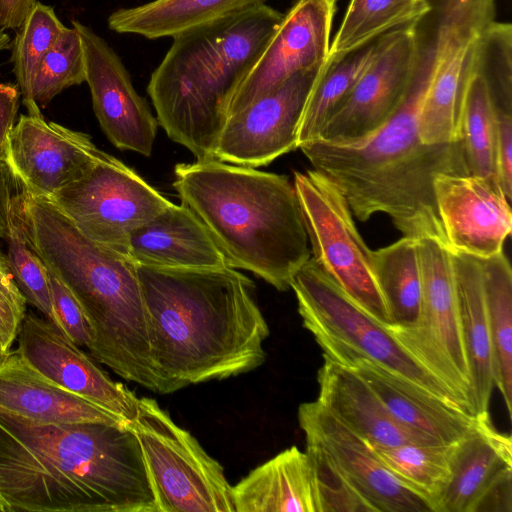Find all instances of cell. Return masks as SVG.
Here are the masks:
<instances>
[{"instance_id":"f6af8a7d","label":"cell","mask_w":512,"mask_h":512,"mask_svg":"<svg viewBox=\"0 0 512 512\" xmlns=\"http://www.w3.org/2000/svg\"><path fill=\"white\" fill-rule=\"evenodd\" d=\"M10 43V36L5 32V30L0 29V52L8 49Z\"/></svg>"},{"instance_id":"4fadbf2b","label":"cell","mask_w":512,"mask_h":512,"mask_svg":"<svg viewBox=\"0 0 512 512\" xmlns=\"http://www.w3.org/2000/svg\"><path fill=\"white\" fill-rule=\"evenodd\" d=\"M298 421L306 442L319 446L328 455L370 512H433L424 497L386 468L367 441L317 400L299 406Z\"/></svg>"},{"instance_id":"7bdbcfd3","label":"cell","mask_w":512,"mask_h":512,"mask_svg":"<svg viewBox=\"0 0 512 512\" xmlns=\"http://www.w3.org/2000/svg\"><path fill=\"white\" fill-rule=\"evenodd\" d=\"M21 191L22 187L8 164L0 160V238L7 234L13 200Z\"/></svg>"},{"instance_id":"d6986e66","label":"cell","mask_w":512,"mask_h":512,"mask_svg":"<svg viewBox=\"0 0 512 512\" xmlns=\"http://www.w3.org/2000/svg\"><path fill=\"white\" fill-rule=\"evenodd\" d=\"M450 478L437 512L512 511L511 437L479 417L449 449Z\"/></svg>"},{"instance_id":"1f68e13d","label":"cell","mask_w":512,"mask_h":512,"mask_svg":"<svg viewBox=\"0 0 512 512\" xmlns=\"http://www.w3.org/2000/svg\"><path fill=\"white\" fill-rule=\"evenodd\" d=\"M458 139L468 174L499 183L495 164V108L483 77L472 67L460 105Z\"/></svg>"},{"instance_id":"ba28073f","label":"cell","mask_w":512,"mask_h":512,"mask_svg":"<svg viewBox=\"0 0 512 512\" xmlns=\"http://www.w3.org/2000/svg\"><path fill=\"white\" fill-rule=\"evenodd\" d=\"M151 478L158 512H235L221 464L152 398L130 422Z\"/></svg>"},{"instance_id":"8d00e7d4","label":"cell","mask_w":512,"mask_h":512,"mask_svg":"<svg viewBox=\"0 0 512 512\" xmlns=\"http://www.w3.org/2000/svg\"><path fill=\"white\" fill-rule=\"evenodd\" d=\"M86 81L82 41L75 27H65L46 54L32 87V101L47 105L63 90Z\"/></svg>"},{"instance_id":"30bf717a","label":"cell","mask_w":512,"mask_h":512,"mask_svg":"<svg viewBox=\"0 0 512 512\" xmlns=\"http://www.w3.org/2000/svg\"><path fill=\"white\" fill-rule=\"evenodd\" d=\"M417 250L421 272L419 320L411 328L387 327L471 413L469 369L450 249L443 241L427 237L417 239Z\"/></svg>"},{"instance_id":"7c38bea8","label":"cell","mask_w":512,"mask_h":512,"mask_svg":"<svg viewBox=\"0 0 512 512\" xmlns=\"http://www.w3.org/2000/svg\"><path fill=\"white\" fill-rule=\"evenodd\" d=\"M326 63L294 74L231 114L218 139L215 159L256 168L298 149L303 110Z\"/></svg>"},{"instance_id":"f1b7e54d","label":"cell","mask_w":512,"mask_h":512,"mask_svg":"<svg viewBox=\"0 0 512 512\" xmlns=\"http://www.w3.org/2000/svg\"><path fill=\"white\" fill-rule=\"evenodd\" d=\"M373 263L378 286L390 313L391 327L415 326L421 310L417 239L403 236L388 246L373 250Z\"/></svg>"},{"instance_id":"7402d4cb","label":"cell","mask_w":512,"mask_h":512,"mask_svg":"<svg viewBox=\"0 0 512 512\" xmlns=\"http://www.w3.org/2000/svg\"><path fill=\"white\" fill-rule=\"evenodd\" d=\"M0 414L35 423L129 425L44 376L16 349L0 360Z\"/></svg>"},{"instance_id":"74e56055","label":"cell","mask_w":512,"mask_h":512,"mask_svg":"<svg viewBox=\"0 0 512 512\" xmlns=\"http://www.w3.org/2000/svg\"><path fill=\"white\" fill-rule=\"evenodd\" d=\"M306 453L314 467L322 512H370L319 446L306 442Z\"/></svg>"},{"instance_id":"484cf974","label":"cell","mask_w":512,"mask_h":512,"mask_svg":"<svg viewBox=\"0 0 512 512\" xmlns=\"http://www.w3.org/2000/svg\"><path fill=\"white\" fill-rule=\"evenodd\" d=\"M450 253L469 369L470 411L476 417L487 418L494 387V363L481 265L477 257L459 251Z\"/></svg>"},{"instance_id":"d4e9b609","label":"cell","mask_w":512,"mask_h":512,"mask_svg":"<svg viewBox=\"0 0 512 512\" xmlns=\"http://www.w3.org/2000/svg\"><path fill=\"white\" fill-rule=\"evenodd\" d=\"M235 512H322L309 455L287 448L232 486Z\"/></svg>"},{"instance_id":"9c48e42d","label":"cell","mask_w":512,"mask_h":512,"mask_svg":"<svg viewBox=\"0 0 512 512\" xmlns=\"http://www.w3.org/2000/svg\"><path fill=\"white\" fill-rule=\"evenodd\" d=\"M293 184L312 258L358 306L378 322L391 326L375 276L373 250L358 232L342 192L315 169L295 172Z\"/></svg>"},{"instance_id":"ab89813d","label":"cell","mask_w":512,"mask_h":512,"mask_svg":"<svg viewBox=\"0 0 512 512\" xmlns=\"http://www.w3.org/2000/svg\"><path fill=\"white\" fill-rule=\"evenodd\" d=\"M48 274L52 303L62 333L78 346L88 349L91 331L80 303L49 268Z\"/></svg>"},{"instance_id":"e575fe53","label":"cell","mask_w":512,"mask_h":512,"mask_svg":"<svg viewBox=\"0 0 512 512\" xmlns=\"http://www.w3.org/2000/svg\"><path fill=\"white\" fill-rule=\"evenodd\" d=\"M370 446L396 478L424 497L437 512L439 498L450 478V445Z\"/></svg>"},{"instance_id":"6da1fadb","label":"cell","mask_w":512,"mask_h":512,"mask_svg":"<svg viewBox=\"0 0 512 512\" xmlns=\"http://www.w3.org/2000/svg\"><path fill=\"white\" fill-rule=\"evenodd\" d=\"M0 511L158 512L130 425L0 414Z\"/></svg>"},{"instance_id":"b9f144b4","label":"cell","mask_w":512,"mask_h":512,"mask_svg":"<svg viewBox=\"0 0 512 512\" xmlns=\"http://www.w3.org/2000/svg\"><path fill=\"white\" fill-rule=\"evenodd\" d=\"M20 89L12 83H0V160L6 162L9 137L16 123Z\"/></svg>"},{"instance_id":"d6a6232c","label":"cell","mask_w":512,"mask_h":512,"mask_svg":"<svg viewBox=\"0 0 512 512\" xmlns=\"http://www.w3.org/2000/svg\"><path fill=\"white\" fill-rule=\"evenodd\" d=\"M427 9L425 0H350L330 44L328 59L344 56L391 30L412 23Z\"/></svg>"},{"instance_id":"d590c367","label":"cell","mask_w":512,"mask_h":512,"mask_svg":"<svg viewBox=\"0 0 512 512\" xmlns=\"http://www.w3.org/2000/svg\"><path fill=\"white\" fill-rule=\"evenodd\" d=\"M65 27L51 6L37 1L18 29L12 49V62L28 114H41L40 108L32 101L33 83L46 54Z\"/></svg>"},{"instance_id":"f546056e","label":"cell","mask_w":512,"mask_h":512,"mask_svg":"<svg viewBox=\"0 0 512 512\" xmlns=\"http://www.w3.org/2000/svg\"><path fill=\"white\" fill-rule=\"evenodd\" d=\"M483 277L491 333L494 385L502 394L511 416L512 408V270L503 251L478 258Z\"/></svg>"},{"instance_id":"8fae6325","label":"cell","mask_w":512,"mask_h":512,"mask_svg":"<svg viewBox=\"0 0 512 512\" xmlns=\"http://www.w3.org/2000/svg\"><path fill=\"white\" fill-rule=\"evenodd\" d=\"M50 201L86 237L128 257L131 233L172 203L109 154Z\"/></svg>"},{"instance_id":"e0dca14e","label":"cell","mask_w":512,"mask_h":512,"mask_svg":"<svg viewBox=\"0 0 512 512\" xmlns=\"http://www.w3.org/2000/svg\"><path fill=\"white\" fill-rule=\"evenodd\" d=\"M85 56L86 81L97 120L120 150L150 156L158 121L135 90L130 74L114 49L88 26L72 21Z\"/></svg>"},{"instance_id":"3957f363","label":"cell","mask_w":512,"mask_h":512,"mask_svg":"<svg viewBox=\"0 0 512 512\" xmlns=\"http://www.w3.org/2000/svg\"><path fill=\"white\" fill-rule=\"evenodd\" d=\"M424 96L425 91L408 85L398 109L373 132L344 141L316 138L298 149L339 188L358 220L384 213L403 236L446 243L433 182L440 174L468 171L459 140L422 142L419 112Z\"/></svg>"},{"instance_id":"ffe728a7","label":"cell","mask_w":512,"mask_h":512,"mask_svg":"<svg viewBox=\"0 0 512 512\" xmlns=\"http://www.w3.org/2000/svg\"><path fill=\"white\" fill-rule=\"evenodd\" d=\"M433 192L450 250L477 258L503 251L512 213L511 200L498 182L470 174H440Z\"/></svg>"},{"instance_id":"277c9868","label":"cell","mask_w":512,"mask_h":512,"mask_svg":"<svg viewBox=\"0 0 512 512\" xmlns=\"http://www.w3.org/2000/svg\"><path fill=\"white\" fill-rule=\"evenodd\" d=\"M23 194L34 248L84 311L90 355L125 380L166 394L152 358L137 264L86 237L50 200Z\"/></svg>"},{"instance_id":"cb8c5ba5","label":"cell","mask_w":512,"mask_h":512,"mask_svg":"<svg viewBox=\"0 0 512 512\" xmlns=\"http://www.w3.org/2000/svg\"><path fill=\"white\" fill-rule=\"evenodd\" d=\"M316 399L332 416L371 445H430L400 425L381 400L352 369L324 358L318 370Z\"/></svg>"},{"instance_id":"9a60e30c","label":"cell","mask_w":512,"mask_h":512,"mask_svg":"<svg viewBox=\"0 0 512 512\" xmlns=\"http://www.w3.org/2000/svg\"><path fill=\"white\" fill-rule=\"evenodd\" d=\"M106 156L89 135L27 114L12 129L6 163L25 192L50 200Z\"/></svg>"},{"instance_id":"60d3db41","label":"cell","mask_w":512,"mask_h":512,"mask_svg":"<svg viewBox=\"0 0 512 512\" xmlns=\"http://www.w3.org/2000/svg\"><path fill=\"white\" fill-rule=\"evenodd\" d=\"M495 164L499 183L512 197V112L495 109Z\"/></svg>"},{"instance_id":"ee69618b","label":"cell","mask_w":512,"mask_h":512,"mask_svg":"<svg viewBox=\"0 0 512 512\" xmlns=\"http://www.w3.org/2000/svg\"><path fill=\"white\" fill-rule=\"evenodd\" d=\"M37 0H0V29H19Z\"/></svg>"},{"instance_id":"2e32d148","label":"cell","mask_w":512,"mask_h":512,"mask_svg":"<svg viewBox=\"0 0 512 512\" xmlns=\"http://www.w3.org/2000/svg\"><path fill=\"white\" fill-rule=\"evenodd\" d=\"M16 341V350L44 376L130 424L139 398L112 380L91 355L52 322L26 312Z\"/></svg>"},{"instance_id":"44dd1931","label":"cell","mask_w":512,"mask_h":512,"mask_svg":"<svg viewBox=\"0 0 512 512\" xmlns=\"http://www.w3.org/2000/svg\"><path fill=\"white\" fill-rule=\"evenodd\" d=\"M352 369L371 387L391 416L430 445H451L479 417L367 358L335 361Z\"/></svg>"},{"instance_id":"7a4b0ae2","label":"cell","mask_w":512,"mask_h":512,"mask_svg":"<svg viewBox=\"0 0 512 512\" xmlns=\"http://www.w3.org/2000/svg\"><path fill=\"white\" fill-rule=\"evenodd\" d=\"M154 365L166 394L261 366L268 324L253 281L225 266L137 265Z\"/></svg>"},{"instance_id":"603a6c76","label":"cell","mask_w":512,"mask_h":512,"mask_svg":"<svg viewBox=\"0 0 512 512\" xmlns=\"http://www.w3.org/2000/svg\"><path fill=\"white\" fill-rule=\"evenodd\" d=\"M129 257L137 265L183 269L228 266L210 233L184 204L171 203L130 235Z\"/></svg>"},{"instance_id":"f35d334b","label":"cell","mask_w":512,"mask_h":512,"mask_svg":"<svg viewBox=\"0 0 512 512\" xmlns=\"http://www.w3.org/2000/svg\"><path fill=\"white\" fill-rule=\"evenodd\" d=\"M27 301L12 275L7 255L0 247V349L8 353L16 341L27 312Z\"/></svg>"},{"instance_id":"52a82bcc","label":"cell","mask_w":512,"mask_h":512,"mask_svg":"<svg viewBox=\"0 0 512 512\" xmlns=\"http://www.w3.org/2000/svg\"><path fill=\"white\" fill-rule=\"evenodd\" d=\"M290 288L296 295L303 326L314 336L324 358L370 359L467 410L447 385L425 368L386 325L358 306L312 257L294 274Z\"/></svg>"},{"instance_id":"4dcf8cb0","label":"cell","mask_w":512,"mask_h":512,"mask_svg":"<svg viewBox=\"0 0 512 512\" xmlns=\"http://www.w3.org/2000/svg\"><path fill=\"white\" fill-rule=\"evenodd\" d=\"M378 38L344 56L328 59L306 101L298 130V146L317 138L327 120L349 96L373 59Z\"/></svg>"},{"instance_id":"5b68a950","label":"cell","mask_w":512,"mask_h":512,"mask_svg":"<svg viewBox=\"0 0 512 512\" xmlns=\"http://www.w3.org/2000/svg\"><path fill=\"white\" fill-rule=\"evenodd\" d=\"M173 187L228 266L286 291L310 259L299 200L288 176L214 158L177 164Z\"/></svg>"},{"instance_id":"8992f818","label":"cell","mask_w":512,"mask_h":512,"mask_svg":"<svg viewBox=\"0 0 512 512\" xmlns=\"http://www.w3.org/2000/svg\"><path fill=\"white\" fill-rule=\"evenodd\" d=\"M283 15L264 4L180 34L151 74L159 125L197 160L215 158L233 96Z\"/></svg>"},{"instance_id":"bcb514c9","label":"cell","mask_w":512,"mask_h":512,"mask_svg":"<svg viewBox=\"0 0 512 512\" xmlns=\"http://www.w3.org/2000/svg\"><path fill=\"white\" fill-rule=\"evenodd\" d=\"M5 354L2 353L1 349H0V360L2 359V357L4 356Z\"/></svg>"},{"instance_id":"5bb4252c","label":"cell","mask_w":512,"mask_h":512,"mask_svg":"<svg viewBox=\"0 0 512 512\" xmlns=\"http://www.w3.org/2000/svg\"><path fill=\"white\" fill-rule=\"evenodd\" d=\"M337 0H296L245 75L229 116L276 89L294 74L328 61Z\"/></svg>"},{"instance_id":"836d02e7","label":"cell","mask_w":512,"mask_h":512,"mask_svg":"<svg viewBox=\"0 0 512 512\" xmlns=\"http://www.w3.org/2000/svg\"><path fill=\"white\" fill-rule=\"evenodd\" d=\"M4 239L12 275L27 303L61 331L52 303L48 268L30 240L23 189L13 200Z\"/></svg>"},{"instance_id":"4316f807","label":"cell","mask_w":512,"mask_h":512,"mask_svg":"<svg viewBox=\"0 0 512 512\" xmlns=\"http://www.w3.org/2000/svg\"><path fill=\"white\" fill-rule=\"evenodd\" d=\"M268 0H153L120 8L108 17L117 33L148 39L176 37L189 30L210 25L266 4Z\"/></svg>"},{"instance_id":"ac0fdd59","label":"cell","mask_w":512,"mask_h":512,"mask_svg":"<svg viewBox=\"0 0 512 512\" xmlns=\"http://www.w3.org/2000/svg\"><path fill=\"white\" fill-rule=\"evenodd\" d=\"M413 60L414 40L410 24L380 36L370 64L317 138L329 141L356 139L384 124L404 99Z\"/></svg>"},{"instance_id":"83f0119b","label":"cell","mask_w":512,"mask_h":512,"mask_svg":"<svg viewBox=\"0 0 512 512\" xmlns=\"http://www.w3.org/2000/svg\"><path fill=\"white\" fill-rule=\"evenodd\" d=\"M483 32L459 37L440 59L419 112V131L423 143L437 145L459 140L461 100L476 44Z\"/></svg>"}]
</instances>
